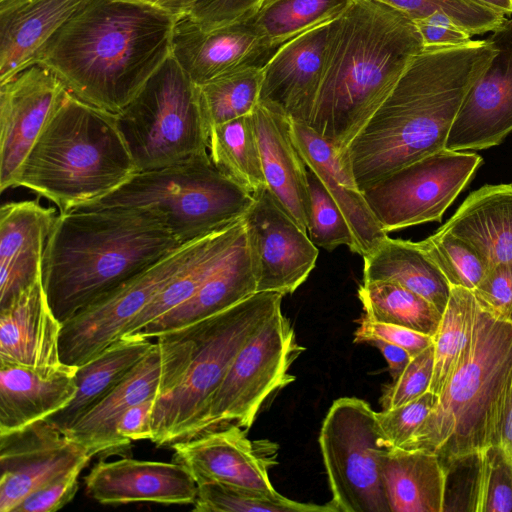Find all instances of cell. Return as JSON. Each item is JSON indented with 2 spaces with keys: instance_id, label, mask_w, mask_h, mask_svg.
I'll use <instances>...</instances> for the list:
<instances>
[{
  "instance_id": "6da1fadb",
  "label": "cell",
  "mask_w": 512,
  "mask_h": 512,
  "mask_svg": "<svg viewBox=\"0 0 512 512\" xmlns=\"http://www.w3.org/2000/svg\"><path fill=\"white\" fill-rule=\"evenodd\" d=\"M496 49L485 40L423 49L341 152L364 191L386 176L445 148L454 119Z\"/></svg>"
},
{
  "instance_id": "7a4b0ae2",
  "label": "cell",
  "mask_w": 512,
  "mask_h": 512,
  "mask_svg": "<svg viewBox=\"0 0 512 512\" xmlns=\"http://www.w3.org/2000/svg\"><path fill=\"white\" fill-rule=\"evenodd\" d=\"M177 18L126 0H86L37 63L80 100L117 114L171 56Z\"/></svg>"
},
{
  "instance_id": "3957f363",
  "label": "cell",
  "mask_w": 512,
  "mask_h": 512,
  "mask_svg": "<svg viewBox=\"0 0 512 512\" xmlns=\"http://www.w3.org/2000/svg\"><path fill=\"white\" fill-rule=\"evenodd\" d=\"M423 49L409 17L375 0H352L332 22L324 74L308 125L340 155Z\"/></svg>"
},
{
  "instance_id": "277c9868",
  "label": "cell",
  "mask_w": 512,
  "mask_h": 512,
  "mask_svg": "<svg viewBox=\"0 0 512 512\" xmlns=\"http://www.w3.org/2000/svg\"><path fill=\"white\" fill-rule=\"evenodd\" d=\"M181 245L160 219L145 210L59 213L42 261L48 304L64 323Z\"/></svg>"
},
{
  "instance_id": "5b68a950",
  "label": "cell",
  "mask_w": 512,
  "mask_h": 512,
  "mask_svg": "<svg viewBox=\"0 0 512 512\" xmlns=\"http://www.w3.org/2000/svg\"><path fill=\"white\" fill-rule=\"evenodd\" d=\"M136 172L116 114L68 91L25 159L15 187L32 190L64 213L100 200Z\"/></svg>"
},
{
  "instance_id": "8992f818",
  "label": "cell",
  "mask_w": 512,
  "mask_h": 512,
  "mask_svg": "<svg viewBox=\"0 0 512 512\" xmlns=\"http://www.w3.org/2000/svg\"><path fill=\"white\" fill-rule=\"evenodd\" d=\"M512 384V323L478 304L469 345L424 422L401 448L438 454L448 465L496 445Z\"/></svg>"
},
{
  "instance_id": "52a82bcc",
  "label": "cell",
  "mask_w": 512,
  "mask_h": 512,
  "mask_svg": "<svg viewBox=\"0 0 512 512\" xmlns=\"http://www.w3.org/2000/svg\"><path fill=\"white\" fill-rule=\"evenodd\" d=\"M252 202V193L219 171L206 151L171 166L136 172L112 193L74 210H145L185 244L242 219Z\"/></svg>"
},
{
  "instance_id": "ba28073f",
  "label": "cell",
  "mask_w": 512,
  "mask_h": 512,
  "mask_svg": "<svg viewBox=\"0 0 512 512\" xmlns=\"http://www.w3.org/2000/svg\"><path fill=\"white\" fill-rule=\"evenodd\" d=\"M283 294L256 292L234 306L187 326L194 341L179 384L155 401L152 438L158 446L199 434L210 401L244 344L279 310Z\"/></svg>"
},
{
  "instance_id": "9c48e42d",
  "label": "cell",
  "mask_w": 512,
  "mask_h": 512,
  "mask_svg": "<svg viewBox=\"0 0 512 512\" xmlns=\"http://www.w3.org/2000/svg\"><path fill=\"white\" fill-rule=\"evenodd\" d=\"M116 117L137 172L208 151L209 129L197 85L172 56Z\"/></svg>"
},
{
  "instance_id": "30bf717a",
  "label": "cell",
  "mask_w": 512,
  "mask_h": 512,
  "mask_svg": "<svg viewBox=\"0 0 512 512\" xmlns=\"http://www.w3.org/2000/svg\"><path fill=\"white\" fill-rule=\"evenodd\" d=\"M319 446L338 512H390L381 470L388 448L366 401L335 400L323 420Z\"/></svg>"
},
{
  "instance_id": "8fae6325",
  "label": "cell",
  "mask_w": 512,
  "mask_h": 512,
  "mask_svg": "<svg viewBox=\"0 0 512 512\" xmlns=\"http://www.w3.org/2000/svg\"><path fill=\"white\" fill-rule=\"evenodd\" d=\"M304 350L290 320L282 310L276 312L236 355L210 401L199 434L230 424L248 430L264 402L295 380L289 368Z\"/></svg>"
},
{
  "instance_id": "7c38bea8",
  "label": "cell",
  "mask_w": 512,
  "mask_h": 512,
  "mask_svg": "<svg viewBox=\"0 0 512 512\" xmlns=\"http://www.w3.org/2000/svg\"><path fill=\"white\" fill-rule=\"evenodd\" d=\"M482 163L480 155L443 150L417 160L365 189L385 232L440 221Z\"/></svg>"
},
{
  "instance_id": "4fadbf2b",
  "label": "cell",
  "mask_w": 512,
  "mask_h": 512,
  "mask_svg": "<svg viewBox=\"0 0 512 512\" xmlns=\"http://www.w3.org/2000/svg\"><path fill=\"white\" fill-rule=\"evenodd\" d=\"M205 237L181 245L62 323L61 361L81 366L118 341L129 323L185 268Z\"/></svg>"
},
{
  "instance_id": "5bb4252c",
  "label": "cell",
  "mask_w": 512,
  "mask_h": 512,
  "mask_svg": "<svg viewBox=\"0 0 512 512\" xmlns=\"http://www.w3.org/2000/svg\"><path fill=\"white\" fill-rule=\"evenodd\" d=\"M194 350L188 327L156 338L151 350L127 376L66 433L94 455L125 449L116 424L130 407L172 391L185 374Z\"/></svg>"
},
{
  "instance_id": "9a60e30c",
  "label": "cell",
  "mask_w": 512,
  "mask_h": 512,
  "mask_svg": "<svg viewBox=\"0 0 512 512\" xmlns=\"http://www.w3.org/2000/svg\"><path fill=\"white\" fill-rule=\"evenodd\" d=\"M244 215L257 292L293 293L314 269L318 247L267 186L253 194Z\"/></svg>"
},
{
  "instance_id": "2e32d148",
  "label": "cell",
  "mask_w": 512,
  "mask_h": 512,
  "mask_svg": "<svg viewBox=\"0 0 512 512\" xmlns=\"http://www.w3.org/2000/svg\"><path fill=\"white\" fill-rule=\"evenodd\" d=\"M92 457L47 419L0 434V512H13L30 493Z\"/></svg>"
},
{
  "instance_id": "e0dca14e",
  "label": "cell",
  "mask_w": 512,
  "mask_h": 512,
  "mask_svg": "<svg viewBox=\"0 0 512 512\" xmlns=\"http://www.w3.org/2000/svg\"><path fill=\"white\" fill-rule=\"evenodd\" d=\"M67 93L38 63L0 83L1 192L16 186L25 159Z\"/></svg>"
},
{
  "instance_id": "ac0fdd59",
  "label": "cell",
  "mask_w": 512,
  "mask_h": 512,
  "mask_svg": "<svg viewBox=\"0 0 512 512\" xmlns=\"http://www.w3.org/2000/svg\"><path fill=\"white\" fill-rule=\"evenodd\" d=\"M486 40L496 53L466 95L450 128L446 149L491 148L512 132V17Z\"/></svg>"
},
{
  "instance_id": "d6986e66",
  "label": "cell",
  "mask_w": 512,
  "mask_h": 512,
  "mask_svg": "<svg viewBox=\"0 0 512 512\" xmlns=\"http://www.w3.org/2000/svg\"><path fill=\"white\" fill-rule=\"evenodd\" d=\"M171 445L173 461L184 465L197 484L221 482L276 491L269 470L278 463V444L268 439L250 440L240 426L230 424Z\"/></svg>"
},
{
  "instance_id": "ffe728a7",
  "label": "cell",
  "mask_w": 512,
  "mask_h": 512,
  "mask_svg": "<svg viewBox=\"0 0 512 512\" xmlns=\"http://www.w3.org/2000/svg\"><path fill=\"white\" fill-rule=\"evenodd\" d=\"M333 21L275 50L262 67L260 103L293 121L309 124L324 74Z\"/></svg>"
},
{
  "instance_id": "44dd1931",
  "label": "cell",
  "mask_w": 512,
  "mask_h": 512,
  "mask_svg": "<svg viewBox=\"0 0 512 512\" xmlns=\"http://www.w3.org/2000/svg\"><path fill=\"white\" fill-rule=\"evenodd\" d=\"M274 52L252 19L206 31L187 14L173 29L171 56L196 85L243 66H263Z\"/></svg>"
},
{
  "instance_id": "7402d4cb",
  "label": "cell",
  "mask_w": 512,
  "mask_h": 512,
  "mask_svg": "<svg viewBox=\"0 0 512 512\" xmlns=\"http://www.w3.org/2000/svg\"><path fill=\"white\" fill-rule=\"evenodd\" d=\"M91 498L105 505L154 502L163 505L194 504L197 483L178 462L121 458L98 461L85 476Z\"/></svg>"
},
{
  "instance_id": "603a6c76",
  "label": "cell",
  "mask_w": 512,
  "mask_h": 512,
  "mask_svg": "<svg viewBox=\"0 0 512 512\" xmlns=\"http://www.w3.org/2000/svg\"><path fill=\"white\" fill-rule=\"evenodd\" d=\"M61 329L41 278L0 306V363L42 370L62 366Z\"/></svg>"
},
{
  "instance_id": "cb8c5ba5",
  "label": "cell",
  "mask_w": 512,
  "mask_h": 512,
  "mask_svg": "<svg viewBox=\"0 0 512 512\" xmlns=\"http://www.w3.org/2000/svg\"><path fill=\"white\" fill-rule=\"evenodd\" d=\"M53 207L35 200L0 209V306L42 278L46 242L56 219Z\"/></svg>"
},
{
  "instance_id": "d4e9b609",
  "label": "cell",
  "mask_w": 512,
  "mask_h": 512,
  "mask_svg": "<svg viewBox=\"0 0 512 512\" xmlns=\"http://www.w3.org/2000/svg\"><path fill=\"white\" fill-rule=\"evenodd\" d=\"M293 141L307 168L323 183L345 216L354 238V253L362 257L388 233L371 211L349 169L341 162L335 146L309 125L291 120Z\"/></svg>"
},
{
  "instance_id": "484cf974",
  "label": "cell",
  "mask_w": 512,
  "mask_h": 512,
  "mask_svg": "<svg viewBox=\"0 0 512 512\" xmlns=\"http://www.w3.org/2000/svg\"><path fill=\"white\" fill-rule=\"evenodd\" d=\"M252 117L266 185L282 208L307 232L310 213L308 169L293 141L291 119L260 102Z\"/></svg>"
},
{
  "instance_id": "4316f807",
  "label": "cell",
  "mask_w": 512,
  "mask_h": 512,
  "mask_svg": "<svg viewBox=\"0 0 512 512\" xmlns=\"http://www.w3.org/2000/svg\"><path fill=\"white\" fill-rule=\"evenodd\" d=\"M76 366L54 369L0 363V434L9 433L65 408L75 397Z\"/></svg>"
},
{
  "instance_id": "83f0119b",
  "label": "cell",
  "mask_w": 512,
  "mask_h": 512,
  "mask_svg": "<svg viewBox=\"0 0 512 512\" xmlns=\"http://www.w3.org/2000/svg\"><path fill=\"white\" fill-rule=\"evenodd\" d=\"M256 292L257 278L245 231L224 262L191 298L134 334L156 339L224 311Z\"/></svg>"
},
{
  "instance_id": "f1b7e54d",
  "label": "cell",
  "mask_w": 512,
  "mask_h": 512,
  "mask_svg": "<svg viewBox=\"0 0 512 512\" xmlns=\"http://www.w3.org/2000/svg\"><path fill=\"white\" fill-rule=\"evenodd\" d=\"M86 0H24L0 12V83L36 64Z\"/></svg>"
},
{
  "instance_id": "f546056e",
  "label": "cell",
  "mask_w": 512,
  "mask_h": 512,
  "mask_svg": "<svg viewBox=\"0 0 512 512\" xmlns=\"http://www.w3.org/2000/svg\"><path fill=\"white\" fill-rule=\"evenodd\" d=\"M438 231L471 245L487 269L512 263V184L485 185L472 192Z\"/></svg>"
},
{
  "instance_id": "4dcf8cb0",
  "label": "cell",
  "mask_w": 512,
  "mask_h": 512,
  "mask_svg": "<svg viewBox=\"0 0 512 512\" xmlns=\"http://www.w3.org/2000/svg\"><path fill=\"white\" fill-rule=\"evenodd\" d=\"M390 512L446 510L448 468L435 452L390 448L381 456Z\"/></svg>"
},
{
  "instance_id": "1f68e13d",
  "label": "cell",
  "mask_w": 512,
  "mask_h": 512,
  "mask_svg": "<svg viewBox=\"0 0 512 512\" xmlns=\"http://www.w3.org/2000/svg\"><path fill=\"white\" fill-rule=\"evenodd\" d=\"M154 343L136 334L123 336L98 356L78 366L75 397L47 420L66 433L127 376Z\"/></svg>"
},
{
  "instance_id": "d6a6232c",
  "label": "cell",
  "mask_w": 512,
  "mask_h": 512,
  "mask_svg": "<svg viewBox=\"0 0 512 512\" xmlns=\"http://www.w3.org/2000/svg\"><path fill=\"white\" fill-rule=\"evenodd\" d=\"M363 281L399 284L432 303L443 313L450 285L419 242L386 237L363 256Z\"/></svg>"
},
{
  "instance_id": "836d02e7",
  "label": "cell",
  "mask_w": 512,
  "mask_h": 512,
  "mask_svg": "<svg viewBox=\"0 0 512 512\" xmlns=\"http://www.w3.org/2000/svg\"><path fill=\"white\" fill-rule=\"evenodd\" d=\"M245 231V222L242 218L207 235L190 262L129 323L123 336L138 332L191 298L202 283L224 262Z\"/></svg>"
},
{
  "instance_id": "e575fe53",
  "label": "cell",
  "mask_w": 512,
  "mask_h": 512,
  "mask_svg": "<svg viewBox=\"0 0 512 512\" xmlns=\"http://www.w3.org/2000/svg\"><path fill=\"white\" fill-rule=\"evenodd\" d=\"M208 153L219 171L250 193L267 186L252 113L212 126Z\"/></svg>"
},
{
  "instance_id": "d590c367",
  "label": "cell",
  "mask_w": 512,
  "mask_h": 512,
  "mask_svg": "<svg viewBox=\"0 0 512 512\" xmlns=\"http://www.w3.org/2000/svg\"><path fill=\"white\" fill-rule=\"evenodd\" d=\"M478 302L464 287L450 286V294L433 335L434 369L430 392L439 395L461 361L471 340Z\"/></svg>"
},
{
  "instance_id": "8d00e7d4",
  "label": "cell",
  "mask_w": 512,
  "mask_h": 512,
  "mask_svg": "<svg viewBox=\"0 0 512 512\" xmlns=\"http://www.w3.org/2000/svg\"><path fill=\"white\" fill-rule=\"evenodd\" d=\"M358 298L366 318L433 336L442 313L428 300L393 282H362Z\"/></svg>"
},
{
  "instance_id": "74e56055",
  "label": "cell",
  "mask_w": 512,
  "mask_h": 512,
  "mask_svg": "<svg viewBox=\"0 0 512 512\" xmlns=\"http://www.w3.org/2000/svg\"><path fill=\"white\" fill-rule=\"evenodd\" d=\"M352 0H265L252 21L273 49L339 18Z\"/></svg>"
},
{
  "instance_id": "f35d334b",
  "label": "cell",
  "mask_w": 512,
  "mask_h": 512,
  "mask_svg": "<svg viewBox=\"0 0 512 512\" xmlns=\"http://www.w3.org/2000/svg\"><path fill=\"white\" fill-rule=\"evenodd\" d=\"M262 67L243 66L197 85L201 110L208 126L251 114L260 101Z\"/></svg>"
},
{
  "instance_id": "ab89813d",
  "label": "cell",
  "mask_w": 512,
  "mask_h": 512,
  "mask_svg": "<svg viewBox=\"0 0 512 512\" xmlns=\"http://www.w3.org/2000/svg\"><path fill=\"white\" fill-rule=\"evenodd\" d=\"M196 512H338L330 501L324 505L301 503L277 491L267 492L221 482L197 484Z\"/></svg>"
},
{
  "instance_id": "60d3db41",
  "label": "cell",
  "mask_w": 512,
  "mask_h": 512,
  "mask_svg": "<svg viewBox=\"0 0 512 512\" xmlns=\"http://www.w3.org/2000/svg\"><path fill=\"white\" fill-rule=\"evenodd\" d=\"M475 473L469 494L468 510L512 512V472L495 446L473 457Z\"/></svg>"
},
{
  "instance_id": "b9f144b4",
  "label": "cell",
  "mask_w": 512,
  "mask_h": 512,
  "mask_svg": "<svg viewBox=\"0 0 512 512\" xmlns=\"http://www.w3.org/2000/svg\"><path fill=\"white\" fill-rule=\"evenodd\" d=\"M419 244L440 269L450 286L474 290L487 271L477 251L450 233L437 230Z\"/></svg>"
},
{
  "instance_id": "7bdbcfd3",
  "label": "cell",
  "mask_w": 512,
  "mask_h": 512,
  "mask_svg": "<svg viewBox=\"0 0 512 512\" xmlns=\"http://www.w3.org/2000/svg\"><path fill=\"white\" fill-rule=\"evenodd\" d=\"M386 4L415 21L441 12L471 36L492 32L505 15L475 0H375Z\"/></svg>"
},
{
  "instance_id": "ee69618b",
  "label": "cell",
  "mask_w": 512,
  "mask_h": 512,
  "mask_svg": "<svg viewBox=\"0 0 512 512\" xmlns=\"http://www.w3.org/2000/svg\"><path fill=\"white\" fill-rule=\"evenodd\" d=\"M307 169L310 194L307 233L310 240L328 251L346 245L353 252L354 238L345 216L316 174Z\"/></svg>"
},
{
  "instance_id": "f6af8a7d",
  "label": "cell",
  "mask_w": 512,
  "mask_h": 512,
  "mask_svg": "<svg viewBox=\"0 0 512 512\" xmlns=\"http://www.w3.org/2000/svg\"><path fill=\"white\" fill-rule=\"evenodd\" d=\"M437 401V395L427 391L404 405L376 412V418L388 449L402 447L424 422Z\"/></svg>"
},
{
  "instance_id": "bcb514c9",
  "label": "cell",
  "mask_w": 512,
  "mask_h": 512,
  "mask_svg": "<svg viewBox=\"0 0 512 512\" xmlns=\"http://www.w3.org/2000/svg\"><path fill=\"white\" fill-rule=\"evenodd\" d=\"M434 369L433 344L412 357L402 374L386 385L379 400L382 409L411 402L429 390Z\"/></svg>"
},
{
  "instance_id": "7dc6e473",
  "label": "cell",
  "mask_w": 512,
  "mask_h": 512,
  "mask_svg": "<svg viewBox=\"0 0 512 512\" xmlns=\"http://www.w3.org/2000/svg\"><path fill=\"white\" fill-rule=\"evenodd\" d=\"M472 292L485 312L512 323V263H500L487 269Z\"/></svg>"
},
{
  "instance_id": "c3c4849f",
  "label": "cell",
  "mask_w": 512,
  "mask_h": 512,
  "mask_svg": "<svg viewBox=\"0 0 512 512\" xmlns=\"http://www.w3.org/2000/svg\"><path fill=\"white\" fill-rule=\"evenodd\" d=\"M265 0H199L188 14L203 30L210 31L254 17Z\"/></svg>"
},
{
  "instance_id": "681fc988",
  "label": "cell",
  "mask_w": 512,
  "mask_h": 512,
  "mask_svg": "<svg viewBox=\"0 0 512 512\" xmlns=\"http://www.w3.org/2000/svg\"><path fill=\"white\" fill-rule=\"evenodd\" d=\"M358 323L354 333L355 343L382 340L404 348L412 357L433 344V336L407 327L371 321L365 316H362Z\"/></svg>"
},
{
  "instance_id": "f907efd6",
  "label": "cell",
  "mask_w": 512,
  "mask_h": 512,
  "mask_svg": "<svg viewBox=\"0 0 512 512\" xmlns=\"http://www.w3.org/2000/svg\"><path fill=\"white\" fill-rule=\"evenodd\" d=\"M80 465L30 493L13 512H54L67 505L78 491Z\"/></svg>"
},
{
  "instance_id": "816d5d0a",
  "label": "cell",
  "mask_w": 512,
  "mask_h": 512,
  "mask_svg": "<svg viewBox=\"0 0 512 512\" xmlns=\"http://www.w3.org/2000/svg\"><path fill=\"white\" fill-rule=\"evenodd\" d=\"M414 23L421 35L424 49L456 47L472 40L468 32L441 12L415 20Z\"/></svg>"
},
{
  "instance_id": "f5cc1de1",
  "label": "cell",
  "mask_w": 512,
  "mask_h": 512,
  "mask_svg": "<svg viewBox=\"0 0 512 512\" xmlns=\"http://www.w3.org/2000/svg\"><path fill=\"white\" fill-rule=\"evenodd\" d=\"M155 399L140 402L127 409L116 424V434L124 446L129 447L132 441L151 440L152 412Z\"/></svg>"
},
{
  "instance_id": "db71d44e",
  "label": "cell",
  "mask_w": 512,
  "mask_h": 512,
  "mask_svg": "<svg viewBox=\"0 0 512 512\" xmlns=\"http://www.w3.org/2000/svg\"><path fill=\"white\" fill-rule=\"evenodd\" d=\"M377 347L384 356L392 381L396 380L407 367L412 356L404 348L382 340L370 342Z\"/></svg>"
},
{
  "instance_id": "11a10c76",
  "label": "cell",
  "mask_w": 512,
  "mask_h": 512,
  "mask_svg": "<svg viewBox=\"0 0 512 512\" xmlns=\"http://www.w3.org/2000/svg\"><path fill=\"white\" fill-rule=\"evenodd\" d=\"M495 447L512 472V384Z\"/></svg>"
},
{
  "instance_id": "9f6ffc18",
  "label": "cell",
  "mask_w": 512,
  "mask_h": 512,
  "mask_svg": "<svg viewBox=\"0 0 512 512\" xmlns=\"http://www.w3.org/2000/svg\"><path fill=\"white\" fill-rule=\"evenodd\" d=\"M147 5L176 17L187 15L199 0H126Z\"/></svg>"
},
{
  "instance_id": "6f0895ef",
  "label": "cell",
  "mask_w": 512,
  "mask_h": 512,
  "mask_svg": "<svg viewBox=\"0 0 512 512\" xmlns=\"http://www.w3.org/2000/svg\"><path fill=\"white\" fill-rule=\"evenodd\" d=\"M502 14H512V0H475Z\"/></svg>"
},
{
  "instance_id": "680465c9",
  "label": "cell",
  "mask_w": 512,
  "mask_h": 512,
  "mask_svg": "<svg viewBox=\"0 0 512 512\" xmlns=\"http://www.w3.org/2000/svg\"><path fill=\"white\" fill-rule=\"evenodd\" d=\"M23 1L24 0H0V12L9 10Z\"/></svg>"
}]
</instances>
